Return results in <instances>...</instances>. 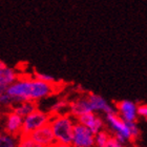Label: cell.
<instances>
[{
  "instance_id": "cell-1",
  "label": "cell",
  "mask_w": 147,
  "mask_h": 147,
  "mask_svg": "<svg viewBox=\"0 0 147 147\" xmlns=\"http://www.w3.org/2000/svg\"><path fill=\"white\" fill-rule=\"evenodd\" d=\"M58 84H49L36 79L35 77H18L15 82L9 86L6 92L17 102L30 101L37 103L54 95Z\"/></svg>"
},
{
  "instance_id": "cell-6",
  "label": "cell",
  "mask_w": 147,
  "mask_h": 147,
  "mask_svg": "<svg viewBox=\"0 0 147 147\" xmlns=\"http://www.w3.org/2000/svg\"><path fill=\"white\" fill-rule=\"evenodd\" d=\"M22 123H23V118L17 115L15 111L9 110L4 116V122H3L4 132L15 137H19L21 135Z\"/></svg>"
},
{
  "instance_id": "cell-7",
  "label": "cell",
  "mask_w": 147,
  "mask_h": 147,
  "mask_svg": "<svg viewBox=\"0 0 147 147\" xmlns=\"http://www.w3.org/2000/svg\"><path fill=\"white\" fill-rule=\"evenodd\" d=\"M137 105L138 104H136L135 102L129 100H122L116 104L115 110L126 122H136L138 119Z\"/></svg>"
},
{
  "instance_id": "cell-17",
  "label": "cell",
  "mask_w": 147,
  "mask_h": 147,
  "mask_svg": "<svg viewBox=\"0 0 147 147\" xmlns=\"http://www.w3.org/2000/svg\"><path fill=\"white\" fill-rule=\"evenodd\" d=\"M17 147H42L30 135H20L17 141Z\"/></svg>"
},
{
  "instance_id": "cell-15",
  "label": "cell",
  "mask_w": 147,
  "mask_h": 147,
  "mask_svg": "<svg viewBox=\"0 0 147 147\" xmlns=\"http://www.w3.org/2000/svg\"><path fill=\"white\" fill-rule=\"evenodd\" d=\"M109 132L102 129L99 132L95 134V137H94V143H95V146L94 147H104L105 144L107 143L108 139L110 138Z\"/></svg>"
},
{
  "instance_id": "cell-14",
  "label": "cell",
  "mask_w": 147,
  "mask_h": 147,
  "mask_svg": "<svg viewBox=\"0 0 147 147\" xmlns=\"http://www.w3.org/2000/svg\"><path fill=\"white\" fill-rule=\"evenodd\" d=\"M68 108H69V101L67 99L61 98L56 100L49 107L47 113L51 116H58V115H63V113H68Z\"/></svg>"
},
{
  "instance_id": "cell-5",
  "label": "cell",
  "mask_w": 147,
  "mask_h": 147,
  "mask_svg": "<svg viewBox=\"0 0 147 147\" xmlns=\"http://www.w3.org/2000/svg\"><path fill=\"white\" fill-rule=\"evenodd\" d=\"M95 135L86 126L77 122L74 126L71 145L73 147H94Z\"/></svg>"
},
{
  "instance_id": "cell-2",
  "label": "cell",
  "mask_w": 147,
  "mask_h": 147,
  "mask_svg": "<svg viewBox=\"0 0 147 147\" xmlns=\"http://www.w3.org/2000/svg\"><path fill=\"white\" fill-rule=\"evenodd\" d=\"M76 123V119L68 113L58 116H52L49 125L52 129L56 143L71 144L74 126Z\"/></svg>"
},
{
  "instance_id": "cell-13",
  "label": "cell",
  "mask_w": 147,
  "mask_h": 147,
  "mask_svg": "<svg viewBox=\"0 0 147 147\" xmlns=\"http://www.w3.org/2000/svg\"><path fill=\"white\" fill-rule=\"evenodd\" d=\"M37 108H38V106H37V103H35V102L20 101L14 104L12 110L15 111L17 115L21 116L22 118H24L25 116H28V113H31L32 111H34Z\"/></svg>"
},
{
  "instance_id": "cell-23",
  "label": "cell",
  "mask_w": 147,
  "mask_h": 147,
  "mask_svg": "<svg viewBox=\"0 0 147 147\" xmlns=\"http://www.w3.org/2000/svg\"><path fill=\"white\" fill-rule=\"evenodd\" d=\"M1 134H2V132H1V129H0V135H1Z\"/></svg>"
},
{
  "instance_id": "cell-19",
  "label": "cell",
  "mask_w": 147,
  "mask_h": 147,
  "mask_svg": "<svg viewBox=\"0 0 147 147\" xmlns=\"http://www.w3.org/2000/svg\"><path fill=\"white\" fill-rule=\"evenodd\" d=\"M36 79L40 80V81H43V82L49 83V84H58L57 80L54 78L53 76H51L49 74H44V73H40V71H35L34 76Z\"/></svg>"
},
{
  "instance_id": "cell-12",
  "label": "cell",
  "mask_w": 147,
  "mask_h": 147,
  "mask_svg": "<svg viewBox=\"0 0 147 147\" xmlns=\"http://www.w3.org/2000/svg\"><path fill=\"white\" fill-rule=\"evenodd\" d=\"M90 105L87 100V97H80V98L75 99L74 101L69 102V108H68V113L73 116L75 119L79 118L84 113H90Z\"/></svg>"
},
{
  "instance_id": "cell-20",
  "label": "cell",
  "mask_w": 147,
  "mask_h": 147,
  "mask_svg": "<svg viewBox=\"0 0 147 147\" xmlns=\"http://www.w3.org/2000/svg\"><path fill=\"white\" fill-rule=\"evenodd\" d=\"M104 147H125L123 143H121L120 141H118L113 136H110V138L108 139L107 143L105 144Z\"/></svg>"
},
{
  "instance_id": "cell-22",
  "label": "cell",
  "mask_w": 147,
  "mask_h": 147,
  "mask_svg": "<svg viewBox=\"0 0 147 147\" xmlns=\"http://www.w3.org/2000/svg\"><path fill=\"white\" fill-rule=\"evenodd\" d=\"M54 147H73L71 144H59V143H56L54 145Z\"/></svg>"
},
{
  "instance_id": "cell-11",
  "label": "cell",
  "mask_w": 147,
  "mask_h": 147,
  "mask_svg": "<svg viewBox=\"0 0 147 147\" xmlns=\"http://www.w3.org/2000/svg\"><path fill=\"white\" fill-rule=\"evenodd\" d=\"M18 77V74L14 68L0 61V95L5 92L9 86L15 82Z\"/></svg>"
},
{
  "instance_id": "cell-21",
  "label": "cell",
  "mask_w": 147,
  "mask_h": 147,
  "mask_svg": "<svg viewBox=\"0 0 147 147\" xmlns=\"http://www.w3.org/2000/svg\"><path fill=\"white\" fill-rule=\"evenodd\" d=\"M137 113H138V117L146 118L147 117V106H146V104H138L137 105Z\"/></svg>"
},
{
  "instance_id": "cell-16",
  "label": "cell",
  "mask_w": 147,
  "mask_h": 147,
  "mask_svg": "<svg viewBox=\"0 0 147 147\" xmlns=\"http://www.w3.org/2000/svg\"><path fill=\"white\" fill-rule=\"evenodd\" d=\"M18 137L9 135V134H1L0 135V147H17Z\"/></svg>"
},
{
  "instance_id": "cell-8",
  "label": "cell",
  "mask_w": 147,
  "mask_h": 147,
  "mask_svg": "<svg viewBox=\"0 0 147 147\" xmlns=\"http://www.w3.org/2000/svg\"><path fill=\"white\" fill-rule=\"evenodd\" d=\"M76 121L80 124L86 126L94 135L102 130V129H104V120L102 119L100 116H98L97 113H92V111L80 116L79 118H77Z\"/></svg>"
},
{
  "instance_id": "cell-4",
  "label": "cell",
  "mask_w": 147,
  "mask_h": 147,
  "mask_svg": "<svg viewBox=\"0 0 147 147\" xmlns=\"http://www.w3.org/2000/svg\"><path fill=\"white\" fill-rule=\"evenodd\" d=\"M51 118L52 116L47 111L41 110L39 108L35 109L34 111H32L23 118L21 135H31L32 132L39 127L49 124Z\"/></svg>"
},
{
  "instance_id": "cell-24",
  "label": "cell",
  "mask_w": 147,
  "mask_h": 147,
  "mask_svg": "<svg viewBox=\"0 0 147 147\" xmlns=\"http://www.w3.org/2000/svg\"><path fill=\"white\" fill-rule=\"evenodd\" d=\"M46 147H54V146H46Z\"/></svg>"
},
{
  "instance_id": "cell-9",
  "label": "cell",
  "mask_w": 147,
  "mask_h": 147,
  "mask_svg": "<svg viewBox=\"0 0 147 147\" xmlns=\"http://www.w3.org/2000/svg\"><path fill=\"white\" fill-rule=\"evenodd\" d=\"M86 97H87V100L89 102L90 109H92V113H104V115H106V113L116 111L115 110V106L109 104L102 96L97 95V94H89Z\"/></svg>"
},
{
  "instance_id": "cell-3",
  "label": "cell",
  "mask_w": 147,
  "mask_h": 147,
  "mask_svg": "<svg viewBox=\"0 0 147 147\" xmlns=\"http://www.w3.org/2000/svg\"><path fill=\"white\" fill-rule=\"evenodd\" d=\"M105 122H106L110 130L113 132V137L118 141L125 144L127 141L132 140L129 122H126L125 120H123L116 111L106 113L105 115Z\"/></svg>"
},
{
  "instance_id": "cell-18",
  "label": "cell",
  "mask_w": 147,
  "mask_h": 147,
  "mask_svg": "<svg viewBox=\"0 0 147 147\" xmlns=\"http://www.w3.org/2000/svg\"><path fill=\"white\" fill-rule=\"evenodd\" d=\"M16 101L14 100L12 96L7 94V92H3L0 95V107L3 108H12Z\"/></svg>"
},
{
  "instance_id": "cell-10",
  "label": "cell",
  "mask_w": 147,
  "mask_h": 147,
  "mask_svg": "<svg viewBox=\"0 0 147 147\" xmlns=\"http://www.w3.org/2000/svg\"><path fill=\"white\" fill-rule=\"evenodd\" d=\"M30 136L40 146L42 147L54 146L56 144L55 138H54L53 131L49 124H46V125L42 126V127H39L38 129H36V130L32 132Z\"/></svg>"
}]
</instances>
